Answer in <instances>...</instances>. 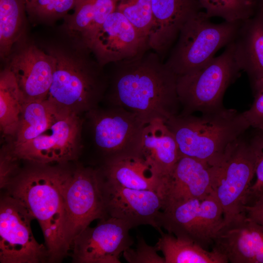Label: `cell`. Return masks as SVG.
<instances>
[{"mask_svg":"<svg viewBox=\"0 0 263 263\" xmlns=\"http://www.w3.org/2000/svg\"><path fill=\"white\" fill-rule=\"evenodd\" d=\"M158 223L168 233L209 250L224 225L223 210L213 192L161 211Z\"/></svg>","mask_w":263,"mask_h":263,"instance_id":"obj_10","label":"cell"},{"mask_svg":"<svg viewBox=\"0 0 263 263\" xmlns=\"http://www.w3.org/2000/svg\"><path fill=\"white\" fill-rule=\"evenodd\" d=\"M92 140L103 163L138 153L145 124L122 107H98L87 113Z\"/></svg>","mask_w":263,"mask_h":263,"instance_id":"obj_8","label":"cell"},{"mask_svg":"<svg viewBox=\"0 0 263 263\" xmlns=\"http://www.w3.org/2000/svg\"><path fill=\"white\" fill-rule=\"evenodd\" d=\"M256 157L243 135L232 142L216 166L213 192L223 210L224 224L243 212L255 175Z\"/></svg>","mask_w":263,"mask_h":263,"instance_id":"obj_9","label":"cell"},{"mask_svg":"<svg viewBox=\"0 0 263 263\" xmlns=\"http://www.w3.org/2000/svg\"><path fill=\"white\" fill-rule=\"evenodd\" d=\"M160 237L155 245L164 255L165 263H227L223 255L207 250L195 243L174 235L160 232Z\"/></svg>","mask_w":263,"mask_h":263,"instance_id":"obj_24","label":"cell"},{"mask_svg":"<svg viewBox=\"0 0 263 263\" xmlns=\"http://www.w3.org/2000/svg\"><path fill=\"white\" fill-rule=\"evenodd\" d=\"M118 0H76L72 15H67L66 29L77 44L89 48L96 32L115 11Z\"/></svg>","mask_w":263,"mask_h":263,"instance_id":"obj_23","label":"cell"},{"mask_svg":"<svg viewBox=\"0 0 263 263\" xmlns=\"http://www.w3.org/2000/svg\"><path fill=\"white\" fill-rule=\"evenodd\" d=\"M149 50L110 64L112 68L104 98L109 106L131 112L145 124L155 119L166 122L179 114L181 107L178 76Z\"/></svg>","mask_w":263,"mask_h":263,"instance_id":"obj_1","label":"cell"},{"mask_svg":"<svg viewBox=\"0 0 263 263\" xmlns=\"http://www.w3.org/2000/svg\"><path fill=\"white\" fill-rule=\"evenodd\" d=\"M79 114L57 106L50 122L38 136L6 147L2 152L12 161L23 160L32 164H64L75 160L81 148L83 121Z\"/></svg>","mask_w":263,"mask_h":263,"instance_id":"obj_7","label":"cell"},{"mask_svg":"<svg viewBox=\"0 0 263 263\" xmlns=\"http://www.w3.org/2000/svg\"><path fill=\"white\" fill-rule=\"evenodd\" d=\"M100 169L80 167L74 170L66 195L65 241L67 250L94 220L107 214Z\"/></svg>","mask_w":263,"mask_h":263,"instance_id":"obj_12","label":"cell"},{"mask_svg":"<svg viewBox=\"0 0 263 263\" xmlns=\"http://www.w3.org/2000/svg\"><path fill=\"white\" fill-rule=\"evenodd\" d=\"M235 60L252 81L263 78V6L241 21L233 40Z\"/></svg>","mask_w":263,"mask_h":263,"instance_id":"obj_21","label":"cell"},{"mask_svg":"<svg viewBox=\"0 0 263 263\" xmlns=\"http://www.w3.org/2000/svg\"><path fill=\"white\" fill-rule=\"evenodd\" d=\"M259 5L263 4V0H255Z\"/></svg>","mask_w":263,"mask_h":263,"instance_id":"obj_36","label":"cell"},{"mask_svg":"<svg viewBox=\"0 0 263 263\" xmlns=\"http://www.w3.org/2000/svg\"><path fill=\"white\" fill-rule=\"evenodd\" d=\"M256 130L257 132L248 142L256 157V178L250 188L245 206L251 204L263 194V130Z\"/></svg>","mask_w":263,"mask_h":263,"instance_id":"obj_30","label":"cell"},{"mask_svg":"<svg viewBox=\"0 0 263 263\" xmlns=\"http://www.w3.org/2000/svg\"></svg>","mask_w":263,"mask_h":263,"instance_id":"obj_38","label":"cell"},{"mask_svg":"<svg viewBox=\"0 0 263 263\" xmlns=\"http://www.w3.org/2000/svg\"><path fill=\"white\" fill-rule=\"evenodd\" d=\"M89 49L103 67L150 50L133 25L116 10L105 20L93 38Z\"/></svg>","mask_w":263,"mask_h":263,"instance_id":"obj_16","label":"cell"},{"mask_svg":"<svg viewBox=\"0 0 263 263\" xmlns=\"http://www.w3.org/2000/svg\"><path fill=\"white\" fill-rule=\"evenodd\" d=\"M35 219L19 201L6 195L0 203V262L38 263L49 259L46 245L34 237Z\"/></svg>","mask_w":263,"mask_h":263,"instance_id":"obj_11","label":"cell"},{"mask_svg":"<svg viewBox=\"0 0 263 263\" xmlns=\"http://www.w3.org/2000/svg\"><path fill=\"white\" fill-rule=\"evenodd\" d=\"M102 192L107 214L121 219L133 228L148 225L159 233L158 223L162 202L157 192L124 188L105 182L102 177Z\"/></svg>","mask_w":263,"mask_h":263,"instance_id":"obj_15","label":"cell"},{"mask_svg":"<svg viewBox=\"0 0 263 263\" xmlns=\"http://www.w3.org/2000/svg\"><path fill=\"white\" fill-rule=\"evenodd\" d=\"M152 25L150 50L163 61L184 24L202 10L198 0H151Z\"/></svg>","mask_w":263,"mask_h":263,"instance_id":"obj_19","label":"cell"},{"mask_svg":"<svg viewBox=\"0 0 263 263\" xmlns=\"http://www.w3.org/2000/svg\"><path fill=\"white\" fill-rule=\"evenodd\" d=\"M58 164H32L18 170L4 188L22 203L41 228L48 261H61L68 253L65 241L66 195L74 170Z\"/></svg>","mask_w":263,"mask_h":263,"instance_id":"obj_2","label":"cell"},{"mask_svg":"<svg viewBox=\"0 0 263 263\" xmlns=\"http://www.w3.org/2000/svg\"><path fill=\"white\" fill-rule=\"evenodd\" d=\"M158 251L155 245H149L143 237L138 236L136 247L128 248L123 255L130 263H165L164 258L159 256Z\"/></svg>","mask_w":263,"mask_h":263,"instance_id":"obj_31","label":"cell"},{"mask_svg":"<svg viewBox=\"0 0 263 263\" xmlns=\"http://www.w3.org/2000/svg\"><path fill=\"white\" fill-rule=\"evenodd\" d=\"M132 227L112 217L101 219L88 226L74 241L73 261L79 263H120L119 256L133 243L129 234Z\"/></svg>","mask_w":263,"mask_h":263,"instance_id":"obj_13","label":"cell"},{"mask_svg":"<svg viewBox=\"0 0 263 263\" xmlns=\"http://www.w3.org/2000/svg\"><path fill=\"white\" fill-rule=\"evenodd\" d=\"M115 10L127 19L148 43L153 21L151 0H118Z\"/></svg>","mask_w":263,"mask_h":263,"instance_id":"obj_29","label":"cell"},{"mask_svg":"<svg viewBox=\"0 0 263 263\" xmlns=\"http://www.w3.org/2000/svg\"><path fill=\"white\" fill-rule=\"evenodd\" d=\"M25 103L14 75L6 67L0 75V125L5 135L11 137L15 133Z\"/></svg>","mask_w":263,"mask_h":263,"instance_id":"obj_25","label":"cell"},{"mask_svg":"<svg viewBox=\"0 0 263 263\" xmlns=\"http://www.w3.org/2000/svg\"><path fill=\"white\" fill-rule=\"evenodd\" d=\"M206 16L241 21L253 16L259 5L255 0H198Z\"/></svg>","mask_w":263,"mask_h":263,"instance_id":"obj_28","label":"cell"},{"mask_svg":"<svg viewBox=\"0 0 263 263\" xmlns=\"http://www.w3.org/2000/svg\"><path fill=\"white\" fill-rule=\"evenodd\" d=\"M176 141L180 157L219 166L228 146L250 128L243 113L223 109L200 116L178 114L165 122Z\"/></svg>","mask_w":263,"mask_h":263,"instance_id":"obj_3","label":"cell"},{"mask_svg":"<svg viewBox=\"0 0 263 263\" xmlns=\"http://www.w3.org/2000/svg\"><path fill=\"white\" fill-rule=\"evenodd\" d=\"M57 108L47 99L26 103L18 128L7 147L21 145L38 136L49 124Z\"/></svg>","mask_w":263,"mask_h":263,"instance_id":"obj_26","label":"cell"},{"mask_svg":"<svg viewBox=\"0 0 263 263\" xmlns=\"http://www.w3.org/2000/svg\"><path fill=\"white\" fill-rule=\"evenodd\" d=\"M215 177V167L190 157H180L171 173L161 180L158 187L162 211L211 193Z\"/></svg>","mask_w":263,"mask_h":263,"instance_id":"obj_14","label":"cell"},{"mask_svg":"<svg viewBox=\"0 0 263 263\" xmlns=\"http://www.w3.org/2000/svg\"><path fill=\"white\" fill-rule=\"evenodd\" d=\"M53 0H27L26 3V12L32 17Z\"/></svg>","mask_w":263,"mask_h":263,"instance_id":"obj_35","label":"cell"},{"mask_svg":"<svg viewBox=\"0 0 263 263\" xmlns=\"http://www.w3.org/2000/svg\"><path fill=\"white\" fill-rule=\"evenodd\" d=\"M138 155L150 167L160 182L171 173L180 155L175 137L164 121L155 119L145 125Z\"/></svg>","mask_w":263,"mask_h":263,"instance_id":"obj_20","label":"cell"},{"mask_svg":"<svg viewBox=\"0 0 263 263\" xmlns=\"http://www.w3.org/2000/svg\"><path fill=\"white\" fill-rule=\"evenodd\" d=\"M100 169L105 182L124 188L156 192L160 183L150 167L138 154L106 161Z\"/></svg>","mask_w":263,"mask_h":263,"instance_id":"obj_22","label":"cell"},{"mask_svg":"<svg viewBox=\"0 0 263 263\" xmlns=\"http://www.w3.org/2000/svg\"><path fill=\"white\" fill-rule=\"evenodd\" d=\"M243 212L248 218L263 226V194L251 204L244 206Z\"/></svg>","mask_w":263,"mask_h":263,"instance_id":"obj_34","label":"cell"},{"mask_svg":"<svg viewBox=\"0 0 263 263\" xmlns=\"http://www.w3.org/2000/svg\"></svg>","mask_w":263,"mask_h":263,"instance_id":"obj_37","label":"cell"},{"mask_svg":"<svg viewBox=\"0 0 263 263\" xmlns=\"http://www.w3.org/2000/svg\"><path fill=\"white\" fill-rule=\"evenodd\" d=\"M76 0H54L32 17L44 21L53 20L65 15L74 8Z\"/></svg>","mask_w":263,"mask_h":263,"instance_id":"obj_33","label":"cell"},{"mask_svg":"<svg viewBox=\"0 0 263 263\" xmlns=\"http://www.w3.org/2000/svg\"><path fill=\"white\" fill-rule=\"evenodd\" d=\"M211 249L231 263H263V226L243 212L225 223Z\"/></svg>","mask_w":263,"mask_h":263,"instance_id":"obj_18","label":"cell"},{"mask_svg":"<svg viewBox=\"0 0 263 263\" xmlns=\"http://www.w3.org/2000/svg\"><path fill=\"white\" fill-rule=\"evenodd\" d=\"M76 55L60 49L48 53L55 60L47 99L59 107L79 114L98 107L108 85V75L90 50L78 45Z\"/></svg>","mask_w":263,"mask_h":263,"instance_id":"obj_4","label":"cell"},{"mask_svg":"<svg viewBox=\"0 0 263 263\" xmlns=\"http://www.w3.org/2000/svg\"><path fill=\"white\" fill-rule=\"evenodd\" d=\"M55 60L34 44L20 47L12 55L7 66L14 75L26 103L42 100L48 94Z\"/></svg>","mask_w":263,"mask_h":263,"instance_id":"obj_17","label":"cell"},{"mask_svg":"<svg viewBox=\"0 0 263 263\" xmlns=\"http://www.w3.org/2000/svg\"><path fill=\"white\" fill-rule=\"evenodd\" d=\"M241 21L214 23L200 11L182 28L165 64L177 76L200 69L234 39Z\"/></svg>","mask_w":263,"mask_h":263,"instance_id":"obj_5","label":"cell"},{"mask_svg":"<svg viewBox=\"0 0 263 263\" xmlns=\"http://www.w3.org/2000/svg\"><path fill=\"white\" fill-rule=\"evenodd\" d=\"M232 41L225 46L222 54L200 69L178 76L177 92L182 108L179 114L207 113L224 108V94L241 71L234 57Z\"/></svg>","mask_w":263,"mask_h":263,"instance_id":"obj_6","label":"cell"},{"mask_svg":"<svg viewBox=\"0 0 263 263\" xmlns=\"http://www.w3.org/2000/svg\"><path fill=\"white\" fill-rule=\"evenodd\" d=\"M252 85L253 102L243 113L250 127L263 130V78L252 81Z\"/></svg>","mask_w":263,"mask_h":263,"instance_id":"obj_32","label":"cell"},{"mask_svg":"<svg viewBox=\"0 0 263 263\" xmlns=\"http://www.w3.org/2000/svg\"><path fill=\"white\" fill-rule=\"evenodd\" d=\"M27 0H0V54L8 58L20 38L25 23Z\"/></svg>","mask_w":263,"mask_h":263,"instance_id":"obj_27","label":"cell"}]
</instances>
